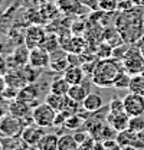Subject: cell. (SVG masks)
Returning <instances> with one entry per match:
<instances>
[{"mask_svg": "<svg viewBox=\"0 0 144 150\" xmlns=\"http://www.w3.org/2000/svg\"><path fill=\"white\" fill-rule=\"evenodd\" d=\"M104 42H107L109 43L111 46H120V45H123V43H126L124 42V39H123V35H121V32L117 29V28H108V29H104V39H102Z\"/></svg>", "mask_w": 144, "mask_h": 150, "instance_id": "16", "label": "cell"}, {"mask_svg": "<svg viewBox=\"0 0 144 150\" xmlns=\"http://www.w3.org/2000/svg\"><path fill=\"white\" fill-rule=\"evenodd\" d=\"M55 117H56V111L51 105H48L46 103L37 104L32 110V121L37 124L39 127H52L55 123Z\"/></svg>", "mask_w": 144, "mask_h": 150, "instance_id": "4", "label": "cell"}, {"mask_svg": "<svg viewBox=\"0 0 144 150\" xmlns=\"http://www.w3.org/2000/svg\"><path fill=\"white\" fill-rule=\"evenodd\" d=\"M97 143L98 140H95L92 136H90L84 143L79 144V150H97Z\"/></svg>", "mask_w": 144, "mask_h": 150, "instance_id": "34", "label": "cell"}, {"mask_svg": "<svg viewBox=\"0 0 144 150\" xmlns=\"http://www.w3.org/2000/svg\"><path fill=\"white\" fill-rule=\"evenodd\" d=\"M91 134L88 131H75L73 133V137H75V140L78 142V144H81V143H84L88 137H90Z\"/></svg>", "mask_w": 144, "mask_h": 150, "instance_id": "35", "label": "cell"}, {"mask_svg": "<svg viewBox=\"0 0 144 150\" xmlns=\"http://www.w3.org/2000/svg\"><path fill=\"white\" fill-rule=\"evenodd\" d=\"M141 75H144V67H143V69H141Z\"/></svg>", "mask_w": 144, "mask_h": 150, "instance_id": "40", "label": "cell"}, {"mask_svg": "<svg viewBox=\"0 0 144 150\" xmlns=\"http://www.w3.org/2000/svg\"><path fill=\"white\" fill-rule=\"evenodd\" d=\"M0 146L1 150H20L26 144L23 143L22 137H0Z\"/></svg>", "mask_w": 144, "mask_h": 150, "instance_id": "19", "label": "cell"}, {"mask_svg": "<svg viewBox=\"0 0 144 150\" xmlns=\"http://www.w3.org/2000/svg\"><path fill=\"white\" fill-rule=\"evenodd\" d=\"M121 64H123V68L128 74L131 75L141 74V69L144 67V56L143 52L140 51V48L138 46H130V49L124 55Z\"/></svg>", "mask_w": 144, "mask_h": 150, "instance_id": "2", "label": "cell"}, {"mask_svg": "<svg viewBox=\"0 0 144 150\" xmlns=\"http://www.w3.org/2000/svg\"><path fill=\"white\" fill-rule=\"evenodd\" d=\"M45 39H46L45 30L40 26H36L35 25V26L28 28L26 35H25V45L29 49H33V48H37V46H42Z\"/></svg>", "mask_w": 144, "mask_h": 150, "instance_id": "8", "label": "cell"}, {"mask_svg": "<svg viewBox=\"0 0 144 150\" xmlns=\"http://www.w3.org/2000/svg\"><path fill=\"white\" fill-rule=\"evenodd\" d=\"M120 111H126L124 101L120 100V98H112L108 103V112H120Z\"/></svg>", "mask_w": 144, "mask_h": 150, "instance_id": "32", "label": "cell"}, {"mask_svg": "<svg viewBox=\"0 0 144 150\" xmlns=\"http://www.w3.org/2000/svg\"><path fill=\"white\" fill-rule=\"evenodd\" d=\"M133 3H134V6H137V7H143L144 6V0H133Z\"/></svg>", "mask_w": 144, "mask_h": 150, "instance_id": "37", "label": "cell"}, {"mask_svg": "<svg viewBox=\"0 0 144 150\" xmlns=\"http://www.w3.org/2000/svg\"><path fill=\"white\" fill-rule=\"evenodd\" d=\"M58 150H79V144L73 134H62L58 140Z\"/></svg>", "mask_w": 144, "mask_h": 150, "instance_id": "20", "label": "cell"}, {"mask_svg": "<svg viewBox=\"0 0 144 150\" xmlns=\"http://www.w3.org/2000/svg\"><path fill=\"white\" fill-rule=\"evenodd\" d=\"M123 150H138V149H136V147H133V146H128V147H124Z\"/></svg>", "mask_w": 144, "mask_h": 150, "instance_id": "39", "label": "cell"}, {"mask_svg": "<svg viewBox=\"0 0 144 150\" xmlns=\"http://www.w3.org/2000/svg\"><path fill=\"white\" fill-rule=\"evenodd\" d=\"M123 64L118 62L115 58H107L97 61L94 72L91 75L92 82L100 88H111L114 87L118 75L123 71Z\"/></svg>", "mask_w": 144, "mask_h": 150, "instance_id": "1", "label": "cell"}, {"mask_svg": "<svg viewBox=\"0 0 144 150\" xmlns=\"http://www.w3.org/2000/svg\"><path fill=\"white\" fill-rule=\"evenodd\" d=\"M69 67L68 52H52L51 54V64L49 68L55 72H65V69Z\"/></svg>", "mask_w": 144, "mask_h": 150, "instance_id": "10", "label": "cell"}, {"mask_svg": "<svg viewBox=\"0 0 144 150\" xmlns=\"http://www.w3.org/2000/svg\"><path fill=\"white\" fill-rule=\"evenodd\" d=\"M42 46H43L49 54H52V52H55V51H58V46H61V42H59V39L55 36V35H52L51 38L46 36L45 42L42 43Z\"/></svg>", "mask_w": 144, "mask_h": 150, "instance_id": "31", "label": "cell"}, {"mask_svg": "<svg viewBox=\"0 0 144 150\" xmlns=\"http://www.w3.org/2000/svg\"><path fill=\"white\" fill-rule=\"evenodd\" d=\"M81 124H85V120L76 112V114H72L68 117L66 123H65V127L69 129V130H75L78 127H81Z\"/></svg>", "mask_w": 144, "mask_h": 150, "instance_id": "29", "label": "cell"}, {"mask_svg": "<svg viewBox=\"0 0 144 150\" xmlns=\"http://www.w3.org/2000/svg\"><path fill=\"white\" fill-rule=\"evenodd\" d=\"M29 55H30V49H29L26 45H20V46H18V48L15 49L12 58H13V61L16 62V65L25 67V65L29 64Z\"/></svg>", "mask_w": 144, "mask_h": 150, "instance_id": "18", "label": "cell"}, {"mask_svg": "<svg viewBox=\"0 0 144 150\" xmlns=\"http://www.w3.org/2000/svg\"><path fill=\"white\" fill-rule=\"evenodd\" d=\"M123 101H124L126 112L130 117L144 114V97L143 95L134 94V93H128L126 97L123 98Z\"/></svg>", "mask_w": 144, "mask_h": 150, "instance_id": "6", "label": "cell"}, {"mask_svg": "<svg viewBox=\"0 0 144 150\" xmlns=\"http://www.w3.org/2000/svg\"><path fill=\"white\" fill-rule=\"evenodd\" d=\"M45 103L48 105H51L56 112L64 111L66 108V104H68V95H64V94H56L49 91V94L46 95L45 98Z\"/></svg>", "mask_w": 144, "mask_h": 150, "instance_id": "11", "label": "cell"}, {"mask_svg": "<svg viewBox=\"0 0 144 150\" xmlns=\"http://www.w3.org/2000/svg\"><path fill=\"white\" fill-rule=\"evenodd\" d=\"M69 87H71V84L65 79V76H58L51 82V91L56 94L66 95L68 91H69Z\"/></svg>", "mask_w": 144, "mask_h": 150, "instance_id": "23", "label": "cell"}, {"mask_svg": "<svg viewBox=\"0 0 144 150\" xmlns=\"http://www.w3.org/2000/svg\"><path fill=\"white\" fill-rule=\"evenodd\" d=\"M58 6L65 13H76L82 3L81 0H58Z\"/></svg>", "mask_w": 144, "mask_h": 150, "instance_id": "24", "label": "cell"}, {"mask_svg": "<svg viewBox=\"0 0 144 150\" xmlns=\"http://www.w3.org/2000/svg\"><path fill=\"white\" fill-rule=\"evenodd\" d=\"M102 105H104V100H102L101 95H98L97 93H90L87 95V98L82 101V108L90 112L98 111Z\"/></svg>", "mask_w": 144, "mask_h": 150, "instance_id": "14", "label": "cell"}, {"mask_svg": "<svg viewBox=\"0 0 144 150\" xmlns=\"http://www.w3.org/2000/svg\"><path fill=\"white\" fill-rule=\"evenodd\" d=\"M98 9L102 13L118 12V0H98Z\"/></svg>", "mask_w": 144, "mask_h": 150, "instance_id": "27", "label": "cell"}, {"mask_svg": "<svg viewBox=\"0 0 144 150\" xmlns=\"http://www.w3.org/2000/svg\"><path fill=\"white\" fill-rule=\"evenodd\" d=\"M136 133H137V131H133V130H130V129H127V130L118 131V133H117V136H115V139H117V142H118L123 147L134 146Z\"/></svg>", "mask_w": 144, "mask_h": 150, "instance_id": "21", "label": "cell"}, {"mask_svg": "<svg viewBox=\"0 0 144 150\" xmlns=\"http://www.w3.org/2000/svg\"><path fill=\"white\" fill-rule=\"evenodd\" d=\"M84 69H82V67L81 65H69L66 69H65V72H64V76H65V79L71 84V85H75V84H81L82 81H84Z\"/></svg>", "mask_w": 144, "mask_h": 150, "instance_id": "12", "label": "cell"}, {"mask_svg": "<svg viewBox=\"0 0 144 150\" xmlns=\"http://www.w3.org/2000/svg\"><path fill=\"white\" fill-rule=\"evenodd\" d=\"M37 88H36L35 85H25L23 88H20L19 90V94H18V98L19 100H23V101H26V103H33L36 100V97H37Z\"/></svg>", "mask_w": 144, "mask_h": 150, "instance_id": "22", "label": "cell"}, {"mask_svg": "<svg viewBox=\"0 0 144 150\" xmlns=\"http://www.w3.org/2000/svg\"><path fill=\"white\" fill-rule=\"evenodd\" d=\"M6 115V112H4V108L3 107H0V118H3Z\"/></svg>", "mask_w": 144, "mask_h": 150, "instance_id": "38", "label": "cell"}, {"mask_svg": "<svg viewBox=\"0 0 144 150\" xmlns=\"http://www.w3.org/2000/svg\"><path fill=\"white\" fill-rule=\"evenodd\" d=\"M112 52H114V46H111L107 42H100L95 46V54L98 59H107V58H112Z\"/></svg>", "mask_w": 144, "mask_h": 150, "instance_id": "26", "label": "cell"}, {"mask_svg": "<svg viewBox=\"0 0 144 150\" xmlns=\"http://www.w3.org/2000/svg\"><path fill=\"white\" fill-rule=\"evenodd\" d=\"M7 87V82H6V78L4 76H0V94L4 91V88Z\"/></svg>", "mask_w": 144, "mask_h": 150, "instance_id": "36", "label": "cell"}, {"mask_svg": "<svg viewBox=\"0 0 144 150\" xmlns=\"http://www.w3.org/2000/svg\"><path fill=\"white\" fill-rule=\"evenodd\" d=\"M130 130L133 131H144V114L134 115L130 118Z\"/></svg>", "mask_w": 144, "mask_h": 150, "instance_id": "30", "label": "cell"}, {"mask_svg": "<svg viewBox=\"0 0 144 150\" xmlns=\"http://www.w3.org/2000/svg\"><path fill=\"white\" fill-rule=\"evenodd\" d=\"M43 134H45V131H43V127H39L37 124L35 126H25V129L22 131V134H20V137H22V140H23V143L28 146V147H30V149H37V144H39V142H40V139L43 137Z\"/></svg>", "mask_w": 144, "mask_h": 150, "instance_id": "7", "label": "cell"}, {"mask_svg": "<svg viewBox=\"0 0 144 150\" xmlns=\"http://www.w3.org/2000/svg\"><path fill=\"white\" fill-rule=\"evenodd\" d=\"M102 147H104V150H123L124 149V147L117 142L115 137L107 139V140H102Z\"/></svg>", "mask_w": 144, "mask_h": 150, "instance_id": "33", "label": "cell"}, {"mask_svg": "<svg viewBox=\"0 0 144 150\" xmlns=\"http://www.w3.org/2000/svg\"><path fill=\"white\" fill-rule=\"evenodd\" d=\"M49 64H51V54L43 46H37V48L30 49V55H29V65L30 67L40 71V69L49 68Z\"/></svg>", "mask_w": 144, "mask_h": 150, "instance_id": "5", "label": "cell"}, {"mask_svg": "<svg viewBox=\"0 0 144 150\" xmlns=\"http://www.w3.org/2000/svg\"><path fill=\"white\" fill-rule=\"evenodd\" d=\"M130 115L126 111H120V112H108V115L105 117V120L108 121V124L117 131H123L127 130L130 127Z\"/></svg>", "mask_w": 144, "mask_h": 150, "instance_id": "9", "label": "cell"}, {"mask_svg": "<svg viewBox=\"0 0 144 150\" xmlns=\"http://www.w3.org/2000/svg\"><path fill=\"white\" fill-rule=\"evenodd\" d=\"M131 76H133V75L128 74L126 69H123L121 74L118 75L115 84H114V88H118V90H128V88H130V82H131Z\"/></svg>", "mask_w": 144, "mask_h": 150, "instance_id": "28", "label": "cell"}, {"mask_svg": "<svg viewBox=\"0 0 144 150\" xmlns=\"http://www.w3.org/2000/svg\"><path fill=\"white\" fill-rule=\"evenodd\" d=\"M91 91L88 90V87H85L82 82L81 84H75V85H71L69 87V91H68V97L73 100V101H76V103H79V104H82V101L87 98V95L90 94Z\"/></svg>", "mask_w": 144, "mask_h": 150, "instance_id": "15", "label": "cell"}, {"mask_svg": "<svg viewBox=\"0 0 144 150\" xmlns=\"http://www.w3.org/2000/svg\"><path fill=\"white\" fill-rule=\"evenodd\" d=\"M9 112L23 120V118L28 115V112H30V105H29V103H26V101H23V100L15 98V100L10 101Z\"/></svg>", "mask_w": 144, "mask_h": 150, "instance_id": "13", "label": "cell"}, {"mask_svg": "<svg viewBox=\"0 0 144 150\" xmlns=\"http://www.w3.org/2000/svg\"><path fill=\"white\" fill-rule=\"evenodd\" d=\"M58 140L59 136L54 133H48V134L45 133L37 144V150H58Z\"/></svg>", "mask_w": 144, "mask_h": 150, "instance_id": "17", "label": "cell"}, {"mask_svg": "<svg viewBox=\"0 0 144 150\" xmlns=\"http://www.w3.org/2000/svg\"><path fill=\"white\" fill-rule=\"evenodd\" d=\"M128 91L134 94H140V95L144 97V75L137 74L131 76V82H130Z\"/></svg>", "mask_w": 144, "mask_h": 150, "instance_id": "25", "label": "cell"}, {"mask_svg": "<svg viewBox=\"0 0 144 150\" xmlns=\"http://www.w3.org/2000/svg\"><path fill=\"white\" fill-rule=\"evenodd\" d=\"M25 126V120L9 112L0 118V137H18L22 134Z\"/></svg>", "mask_w": 144, "mask_h": 150, "instance_id": "3", "label": "cell"}]
</instances>
